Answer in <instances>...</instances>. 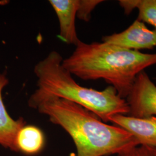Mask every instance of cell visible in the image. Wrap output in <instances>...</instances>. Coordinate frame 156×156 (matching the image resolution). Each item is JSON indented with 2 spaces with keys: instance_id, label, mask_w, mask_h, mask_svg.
<instances>
[{
  "instance_id": "1",
  "label": "cell",
  "mask_w": 156,
  "mask_h": 156,
  "mask_svg": "<svg viewBox=\"0 0 156 156\" xmlns=\"http://www.w3.org/2000/svg\"><path fill=\"white\" fill-rule=\"evenodd\" d=\"M28 105L63 128L76 146V156L120 154L138 146L134 136L119 126L103 122L93 113L71 101L33 94Z\"/></svg>"
},
{
  "instance_id": "2",
  "label": "cell",
  "mask_w": 156,
  "mask_h": 156,
  "mask_svg": "<svg viewBox=\"0 0 156 156\" xmlns=\"http://www.w3.org/2000/svg\"><path fill=\"white\" fill-rule=\"evenodd\" d=\"M62 64L73 75L85 80L104 79L126 98L140 73L156 64V53L147 54L106 42L81 41Z\"/></svg>"
},
{
  "instance_id": "3",
  "label": "cell",
  "mask_w": 156,
  "mask_h": 156,
  "mask_svg": "<svg viewBox=\"0 0 156 156\" xmlns=\"http://www.w3.org/2000/svg\"><path fill=\"white\" fill-rule=\"evenodd\" d=\"M63 58L51 51L34 67L37 89L33 94L53 96L71 101L93 113L107 123L116 115H128L129 106L111 86L102 91L84 87L74 80L73 75L63 67Z\"/></svg>"
},
{
  "instance_id": "4",
  "label": "cell",
  "mask_w": 156,
  "mask_h": 156,
  "mask_svg": "<svg viewBox=\"0 0 156 156\" xmlns=\"http://www.w3.org/2000/svg\"><path fill=\"white\" fill-rule=\"evenodd\" d=\"M126 101L128 116L140 119L156 116V86L144 71L137 75Z\"/></svg>"
},
{
  "instance_id": "5",
  "label": "cell",
  "mask_w": 156,
  "mask_h": 156,
  "mask_svg": "<svg viewBox=\"0 0 156 156\" xmlns=\"http://www.w3.org/2000/svg\"><path fill=\"white\" fill-rule=\"evenodd\" d=\"M102 41L130 50L152 49L156 46V30H150L136 20L122 32L104 37Z\"/></svg>"
},
{
  "instance_id": "6",
  "label": "cell",
  "mask_w": 156,
  "mask_h": 156,
  "mask_svg": "<svg viewBox=\"0 0 156 156\" xmlns=\"http://www.w3.org/2000/svg\"><path fill=\"white\" fill-rule=\"evenodd\" d=\"M110 122L131 134L138 145L156 147V116L140 119L116 115L111 117Z\"/></svg>"
},
{
  "instance_id": "7",
  "label": "cell",
  "mask_w": 156,
  "mask_h": 156,
  "mask_svg": "<svg viewBox=\"0 0 156 156\" xmlns=\"http://www.w3.org/2000/svg\"><path fill=\"white\" fill-rule=\"evenodd\" d=\"M60 24L59 37L67 44L76 46L80 41L75 27L79 0H50Z\"/></svg>"
},
{
  "instance_id": "8",
  "label": "cell",
  "mask_w": 156,
  "mask_h": 156,
  "mask_svg": "<svg viewBox=\"0 0 156 156\" xmlns=\"http://www.w3.org/2000/svg\"><path fill=\"white\" fill-rule=\"evenodd\" d=\"M8 83L5 75L0 73V145L13 151L19 152L16 145L17 135L26 126V122L22 117L13 119L6 111L2 92Z\"/></svg>"
},
{
  "instance_id": "9",
  "label": "cell",
  "mask_w": 156,
  "mask_h": 156,
  "mask_svg": "<svg viewBox=\"0 0 156 156\" xmlns=\"http://www.w3.org/2000/svg\"><path fill=\"white\" fill-rule=\"evenodd\" d=\"M45 136L40 128L34 126H24L19 131L16 139L18 151L27 155H35L42 151Z\"/></svg>"
},
{
  "instance_id": "10",
  "label": "cell",
  "mask_w": 156,
  "mask_h": 156,
  "mask_svg": "<svg viewBox=\"0 0 156 156\" xmlns=\"http://www.w3.org/2000/svg\"><path fill=\"white\" fill-rule=\"evenodd\" d=\"M139 11L137 20L149 23L156 30V0H135Z\"/></svg>"
},
{
  "instance_id": "11",
  "label": "cell",
  "mask_w": 156,
  "mask_h": 156,
  "mask_svg": "<svg viewBox=\"0 0 156 156\" xmlns=\"http://www.w3.org/2000/svg\"><path fill=\"white\" fill-rule=\"evenodd\" d=\"M102 2L104 1L101 0H79L76 17L83 21L89 22L93 9Z\"/></svg>"
},
{
  "instance_id": "12",
  "label": "cell",
  "mask_w": 156,
  "mask_h": 156,
  "mask_svg": "<svg viewBox=\"0 0 156 156\" xmlns=\"http://www.w3.org/2000/svg\"><path fill=\"white\" fill-rule=\"evenodd\" d=\"M118 156H156V147L138 145Z\"/></svg>"
},
{
  "instance_id": "13",
  "label": "cell",
  "mask_w": 156,
  "mask_h": 156,
  "mask_svg": "<svg viewBox=\"0 0 156 156\" xmlns=\"http://www.w3.org/2000/svg\"><path fill=\"white\" fill-rule=\"evenodd\" d=\"M119 3L127 15L129 14L135 9V0H120Z\"/></svg>"
},
{
  "instance_id": "14",
  "label": "cell",
  "mask_w": 156,
  "mask_h": 156,
  "mask_svg": "<svg viewBox=\"0 0 156 156\" xmlns=\"http://www.w3.org/2000/svg\"><path fill=\"white\" fill-rule=\"evenodd\" d=\"M154 79H155V80L156 81V78H154Z\"/></svg>"
}]
</instances>
